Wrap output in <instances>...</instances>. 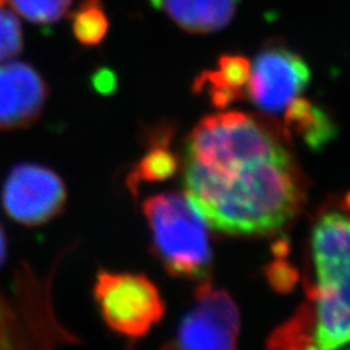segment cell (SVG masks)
<instances>
[{
  "label": "cell",
  "mask_w": 350,
  "mask_h": 350,
  "mask_svg": "<svg viewBox=\"0 0 350 350\" xmlns=\"http://www.w3.org/2000/svg\"><path fill=\"white\" fill-rule=\"evenodd\" d=\"M284 133L297 135L310 149L320 150L336 139L337 126L323 107L298 96L284 109Z\"/></svg>",
  "instance_id": "obj_11"
},
{
  "label": "cell",
  "mask_w": 350,
  "mask_h": 350,
  "mask_svg": "<svg viewBox=\"0 0 350 350\" xmlns=\"http://www.w3.org/2000/svg\"><path fill=\"white\" fill-rule=\"evenodd\" d=\"M73 0H10L14 10L38 25L56 24L69 12Z\"/></svg>",
  "instance_id": "obj_15"
},
{
  "label": "cell",
  "mask_w": 350,
  "mask_h": 350,
  "mask_svg": "<svg viewBox=\"0 0 350 350\" xmlns=\"http://www.w3.org/2000/svg\"><path fill=\"white\" fill-rule=\"evenodd\" d=\"M94 298L105 324L131 340L146 336L165 312L158 288L140 273L101 270L96 275Z\"/></svg>",
  "instance_id": "obj_4"
},
{
  "label": "cell",
  "mask_w": 350,
  "mask_h": 350,
  "mask_svg": "<svg viewBox=\"0 0 350 350\" xmlns=\"http://www.w3.org/2000/svg\"><path fill=\"white\" fill-rule=\"evenodd\" d=\"M153 3L190 34H212L231 24L239 0H153Z\"/></svg>",
  "instance_id": "obj_9"
},
{
  "label": "cell",
  "mask_w": 350,
  "mask_h": 350,
  "mask_svg": "<svg viewBox=\"0 0 350 350\" xmlns=\"http://www.w3.org/2000/svg\"><path fill=\"white\" fill-rule=\"evenodd\" d=\"M310 81L311 70L298 53L270 44L251 66L247 92L262 111L278 114L297 100Z\"/></svg>",
  "instance_id": "obj_7"
},
{
  "label": "cell",
  "mask_w": 350,
  "mask_h": 350,
  "mask_svg": "<svg viewBox=\"0 0 350 350\" xmlns=\"http://www.w3.org/2000/svg\"><path fill=\"white\" fill-rule=\"evenodd\" d=\"M267 279L273 288L279 292H289L298 282V273L289 262L276 260L267 270Z\"/></svg>",
  "instance_id": "obj_17"
},
{
  "label": "cell",
  "mask_w": 350,
  "mask_h": 350,
  "mask_svg": "<svg viewBox=\"0 0 350 350\" xmlns=\"http://www.w3.org/2000/svg\"><path fill=\"white\" fill-rule=\"evenodd\" d=\"M314 302L301 305L291 319L279 325L267 340L270 349H312L315 347Z\"/></svg>",
  "instance_id": "obj_13"
},
{
  "label": "cell",
  "mask_w": 350,
  "mask_h": 350,
  "mask_svg": "<svg viewBox=\"0 0 350 350\" xmlns=\"http://www.w3.org/2000/svg\"><path fill=\"white\" fill-rule=\"evenodd\" d=\"M6 254H8V241H6V235L2 225H0V267L3 266V262L6 260Z\"/></svg>",
  "instance_id": "obj_19"
},
{
  "label": "cell",
  "mask_w": 350,
  "mask_h": 350,
  "mask_svg": "<svg viewBox=\"0 0 350 350\" xmlns=\"http://www.w3.org/2000/svg\"><path fill=\"white\" fill-rule=\"evenodd\" d=\"M311 248L315 283L308 293L315 308V347H345L350 345V212H321Z\"/></svg>",
  "instance_id": "obj_2"
},
{
  "label": "cell",
  "mask_w": 350,
  "mask_h": 350,
  "mask_svg": "<svg viewBox=\"0 0 350 350\" xmlns=\"http://www.w3.org/2000/svg\"><path fill=\"white\" fill-rule=\"evenodd\" d=\"M288 139L241 111L204 117L191 130L184 185L216 231L269 235L298 216L305 187Z\"/></svg>",
  "instance_id": "obj_1"
},
{
  "label": "cell",
  "mask_w": 350,
  "mask_h": 350,
  "mask_svg": "<svg viewBox=\"0 0 350 350\" xmlns=\"http://www.w3.org/2000/svg\"><path fill=\"white\" fill-rule=\"evenodd\" d=\"M251 63L239 54H224L217 68L203 72L194 82V92L207 94L216 107H228L245 98Z\"/></svg>",
  "instance_id": "obj_10"
},
{
  "label": "cell",
  "mask_w": 350,
  "mask_h": 350,
  "mask_svg": "<svg viewBox=\"0 0 350 350\" xmlns=\"http://www.w3.org/2000/svg\"><path fill=\"white\" fill-rule=\"evenodd\" d=\"M6 2V0H0V5H2V3H5Z\"/></svg>",
  "instance_id": "obj_20"
},
{
  "label": "cell",
  "mask_w": 350,
  "mask_h": 350,
  "mask_svg": "<svg viewBox=\"0 0 350 350\" xmlns=\"http://www.w3.org/2000/svg\"><path fill=\"white\" fill-rule=\"evenodd\" d=\"M68 193L57 172L37 163H19L10 170L2 189V206L15 222L38 226L56 217Z\"/></svg>",
  "instance_id": "obj_6"
},
{
  "label": "cell",
  "mask_w": 350,
  "mask_h": 350,
  "mask_svg": "<svg viewBox=\"0 0 350 350\" xmlns=\"http://www.w3.org/2000/svg\"><path fill=\"white\" fill-rule=\"evenodd\" d=\"M94 85L100 92H109L111 90H114L116 86L114 76L108 70H101L100 73L95 75Z\"/></svg>",
  "instance_id": "obj_18"
},
{
  "label": "cell",
  "mask_w": 350,
  "mask_h": 350,
  "mask_svg": "<svg viewBox=\"0 0 350 350\" xmlns=\"http://www.w3.org/2000/svg\"><path fill=\"white\" fill-rule=\"evenodd\" d=\"M144 213L150 229L152 250L171 276L207 280L213 254L207 221L185 193L149 197Z\"/></svg>",
  "instance_id": "obj_3"
},
{
  "label": "cell",
  "mask_w": 350,
  "mask_h": 350,
  "mask_svg": "<svg viewBox=\"0 0 350 350\" xmlns=\"http://www.w3.org/2000/svg\"><path fill=\"white\" fill-rule=\"evenodd\" d=\"M171 130L163 129L158 140L150 142L146 155L129 174L127 185L136 194V189L144 183H157L171 178L177 172L178 158L170 149Z\"/></svg>",
  "instance_id": "obj_12"
},
{
  "label": "cell",
  "mask_w": 350,
  "mask_h": 350,
  "mask_svg": "<svg viewBox=\"0 0 350 350\" xmlns=\"http://www.w3.org/2000/svg\"><path fill=\"white\" fill-rule=\"evenodd\" d=\"M24 47V36L18 16L0 8V63L16 57Z\"/></svg>",
  "instance_id": "obj_16"
},
{
  "label": "cell",
  "mask_w": 350,
  "mask_h": 350,
  "mask_svg": "<svg viewBox=\"0 0 350 350\" xmlns=\"http://www.w3.org/2000/svg\"><path fill=\"white\" fill-rule=\"evenodd\" d=\"M75 38L85 47H94L105 38L109 21L101 0H82L70 14Z\"/></svg>",
  "instance_id": "obj_14"
},
{
  "label": "cell",
  "mask_w": 350,
  "mask_h": 350,
  "mask_svg": "<svg viewBox=\"0 0 350 350\" xmlns=\"http://www.w3.org/2000/svg\"><path fill=\"white\" fill-rule=\"evenodd\" d=\"M47 96L46 81L31 64H0V130L31 126L42 113Z\"/></svg>",
  "instance_id": "obj_8"
},
{
  "label": "cell",
  "mask_w": 350,
  "mask_h": 350,
  "mask_svg": "<svg viewBox=\"0 0 350 350\" xmlns=\"http://www.w3.org/2000/svg\"><path fill=\"white\" fill-rule=\"evenodd\" d=\"M241 319L237 305L225 289L203 280L196 289L191 310L183 317L174 340V349L229 350L237 347Z\"/></svg>",
  "instance_id": "obj_5"
}]
</instances>
